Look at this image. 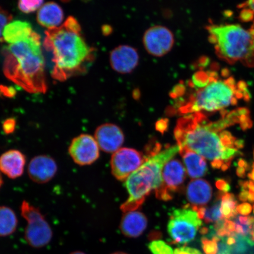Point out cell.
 <instances>
[{
  "mask_svg": "<svg viewBox=\"0 0 254 254\" xmlns=\"http://www.w3.org/2000/svg\"><path fill=\"white\" fill-rule=\"evenodd\" d=\"M217 186L218 189H220L221 191L223 192H227L230 189L229 186L224 180H218L217 182Z\"/></svg>",
  "mask_w": 254,
  "mask_h": 254,
  "instance_id": "37",
  "label": "cell"
},
{
  "mask_svg": "<svg viewBox=\"0 0 254 254\" xmlns=\"http://www.w3.org/2000/svg\"><path fill=\"white\" fill-rule=\"evenodd\" d=\"M231 220L234 222L236 233L246 236L252 234L254 225V217L238 215L237 214Z\"/></svg>",
  "mask_w": 254,
  "mask_h": 254,
  "instance_id": "26",
  "label": "cell"
},
{
  "mask_svg": "<svg viewBox=\"0 0 254 254\" xmlns=\"http://www.w3.org/2000/svg\"></svg>",
  "mask_w": 254,
  "mask_h": 254,
  "instance_id": "44",
  "label": "cell"
},
{
  "mask_svg": "<svg viewBox=\"0 0 254 254\" xmlns=\"http://www.w3.org/2000/svg\"><path fill=\"white\" fill-rule=\"evenodd\" d=\"M192 209L197 212L199 218L206 223L215 224L224 220L221 212V194L218 196L212 205Z\"/></svg>",
  "mask_w": 254,
  "mask_h": 254,
  "instance_id": "23",
  "label": "cell"
},
{
  "mask_svg": "<svg viewBox=\"0 0 254 254\" xmlns=\"http://www.w3.org/2000/svg\"><path fill=\"white\" fill-rule=\"evenodd\" d=\"M12 20V15L7 11L0 7V37L5 25Z\"/></svg>",
  "mask_w": 254,
  "mask_h": 254,
  "instance_id": "31",
  "label": "cell"
},
{
  "mask_svg": "<svg viewBox=\"0 0 254 254\" xmlns=\"http://www.w3.org/2000/svg\"><path fill=\"white\" fill-rule=\"evenodd\" d=\"M236 242L230 246L231 254H250L254 247V242L249 236L234 233Z\"/></svg>",
  "mask_w": 254,
  "mask_h": 254,
  "instance_id": "25",
  "label": "cell"
},
{
  "mask_svg": "<svg viewBox=\"0 0 254 254\" xmlns=\"http://www.w3.org/2000/svg\"><path fill=\"white\" fill-rule=\"evenodd\" d=\"M68 152L74 163L81 166L93 164L100 157L99 146L88 134H81L73 139Z\"/></svg>",
  "mask_w": 254,
  "mask_h": 254,
  "instance_id": "11",
  "label": "cell"
},
{
  "mask_svg": "<svg viewBox=\"0 0 254 254\" xmlns=\"http://www.w3.org/2000/svg\"><path fill=\"white\" fill-rule=\"evenodd\" d=\"M2 54L6 77L28 93H46L45 61L39 34L34 31L26 39L8 44Z\"/></svg>",
  "mask_w": 254,
  "mask_h": 254,
  "instance_id": "3",
  "label": "cell"
},
{
  "mask_svg": "<svg viewBox=\"0 0 254 254\" xmlns=\"http://www.w3.org/2000/svg\"><path fill=\"white\" fill-rule=\"evenodd\" d=\"M217 254H231V247L227 243V237L218 236V252Z\"/></svg>",
  "mask_w": 254,
  "mask_h": 254,
  "instance_id": "32",
  "label": "cell"
},
{
  "mask_svg": "<svg viewBox=\"0 0 254 254\" xmlns=\"http://www.w3.org/2000/svg\"><path fill=\"white\" fill-rule=\"evenodd\" d=\"M186 171L182 163L177 160L168 161L162 171V182L155 190L157 197L168 201L173 198V193L179 190L186 180Z\"/></svg>",
  "mask_w": 254,
  "mask_h": 254,
  "instance_id": "9",
  "label": "cell"
},
{
  "mask_svg": "<svg viewBox=\"0 0 254 254\" xmlns=\"http://www.w3.org/2000/svg\"><path fill=\"white\" fill-rule=\"evenodd\" d=\"M16 120L13 118L6 119L2 124V129L5 134H11L13 133L16 128Z\"/></svg>",
  "mask_w": 254,
  "mask_h": 254,
  "instance_id": "33",
  "label": "cell"
},
{
  "mask_svg": "<svg viewBox=\"0 0 254 254\" xmlns=\"http://www.w3.org/2000/svg\"><path fill=\"white\" fill-rule=\"evenodd\" d=\"M44 0H19L18 8L25 14H30L40 8Z\"/></svg>",
  "mask_w": 254,
  "mask_h": 254,
  "instance_id": "27",
  "label": "cell"
},
{
  "mask_svg": "<svg viewBox=\"0 0 254 254\" xmlns=\"http://www.w3.org/2000/svg\"><path fill=\"white\" fill-rule=\"evenodd\" d=\"M44 47L52 53V77L60 81L85 72L93 60L94 49L82 36L77 19L69 16L60 27L46 31Z\"/></svg>",
  "mask_w": 254,
  "mask_h": 254,
  "instance_id": "2",
  "label": "cell"
},
{
  "mask_svg": "<svg viewBox=\"0 0 254 254\" xmlns=\"http://www.w3.org/2000/svg\"><path fill=\"white\" fill-rule=\"evenodd\" d=\"M148 247L152 254H174L171 247L163 241H152Z\"/></svg>",
  "mask_w": 254,
  "mask_h": 254,
  "instance_id": "28",
  "label": "cell"
},
{
  "mask_svg": "<svg viewBox=\"0 0 254 254\" xmlns=\"http://www.w3.org/2000/svg\"><path fill=\"white\" fill-rule=\"evenodd\" d=\"M56 162L49 155H41L34 157L28 167V174L33 182L45 184L49 182L57 172Z\"/></svg>",
  "mask_w": 254,
  "mask_h": 254,
  "instance_id": "13",
  "label": "cell"
},
{
  "mask_svg": "<svg viewBox=\"0 0 254 254\" xmlns=\"http://www.w3.org/2000/svg\"><path fill=\"white\" fill-rule=\"evenodd\" d=\"M252 235L253 240L254 241V225L253 230L252 232Z\"/></svg>",
  "mask_w": 254,
  "mask_h": 254,
  "instance_id": "42",
  "label": "cell"
},
{
  "mask_svg": "<svg viewBox=\"0 0 254 254\" xmlns=\"http://www.w3.org/2000/svg\"><path fill=\"white\" fill-rule=\"evenodd\" d=\"M249 177H250V179H251V181H252V182H253L254 183V163L253 164L252 172H251V173L249 175Z\"/></svg>",
  "mask_w": 254,
  "mask_h": 254,
  "instance_id": "39",
  "label": "cell"
},
{
  "mask_svg": "<svg viewBox=\"0 0 254 254\" xmlns=\"http://www.w3.org/2000/svg\"><path fill=\"white\" fill-rule=\"evenodd\" d=\"M179 147H187L211 162L215 169L227 170L240 154L244 142L221 130L205 113L190 114L178 120L174 129Z\"/></svg>",
  "mask_w": 254,
  "mask_h": 254,
  "instance_id": "1",
  "label": "cell"
},
{
  "mask_svg": "<svg viewBox=\"0 0 254 254\" xmlns=\"http://www.w3.org/2000/svg\"><path fill=\"white\" fill-rule=\"evenodd\" d=\"M249 101L250 94L245 82L237 81L225 70L223 77L209 71L207 81L179 107L180 114L215 113L236 106L238 101Z\"/></svg>",
  "mask_w": 254,
  "mask_h": 254,
  "instance_id": "4",
  "label": "cell"
},
{
  "mask_svg": "<svg viewBox=\"0 0 254 254\" xmlns=\"http://www.w3.org/2000/svg\"><path fill=\"white\" fill-rule=\"evenodd\" d=\"M180 150L179 146H171L146 157L142 166L127 179L126 186L129 198L121 206L123 212L135 211L140 206L151 190H157L162 182V171L167 163Z\"/></svg>",
  "mask_w": 254,
  "mask_h": 254,
  "instance_id": "5",
  "label": "cell"
},
{
  "mask_svg": "<svg viewBox=\"0 0 254 254\" xmlns=\"http://www.w3.org/2000/svg\"><path fill=\"white\" fill-rule=\"evenodd\" d=\"M20 209L27 223L24 238L28 245L34 249L48 245L52 239L53 231L40 209L25 201L22 202Z\"/></svg>",
  "mask_w": 254,
  "mask_h": 254,
  "instance_id": "7",
  "label": "cell"
},
{
  "mask_svg": "<svg viewBox=\"0 0 254 254\" xmlns=\"http://www.w3.org/2000/svg\"><path fill=\"white\" fill-rule=\"evenodd\" d=\"M202 249L205 254H217L218 252V236H215L211 240L207 238L202 239Z\"/></svg>",
  "mask_w": 254,
  "mask_h": 254,
  "instance_id": "29",
  "label": "cell"
},
{
  "mask_svg": "<svg viewBox=\"0 0 254 254\" xmlns=\"http://www.w3.org/2000/svg\"><path fill=\"white\" fill-rule=\"evenodd\" d=\"M95 139L101 150L111 153L120 150L125 141V136L118 126L107 123L95 130Z\"/></svg>",
  "mask_w": 254,
  "mask_h": 254,
  "instance_id": "14",
  "label": "cell"
},
{
  "mask_svg": "<svg viewBox=\"0 0 254 254\" xmlns=\"http://www.w3.org/2000/svg\"><path fill=\"white\" fill-rule=\"evenodd\" d=\"M221 212L224 220H231L238 213L237 201L232 193L221 192Z\"/></svg>",
  "mask_w": 254,
  "mask_h": 254,
  "instance_id": "24",
  "label": "cell"
},
{
  "mask_svg": "<svg viewBox=\"0 0 254 254\" xmlns=\"http://www.w3.org/2000/svg\"><path fill=\"white\" fill-rule=\"evenodd\" d=\"M34 31L27 21H14L5 25L2 34V40L8 44L23 40L31 36Z\"/></svg>",
  "mask_w": 254,
  "mask_h": 254,
  "instance_id": "21",
  "label": "cell"
},
{
  "mask_svg": "<svg viewBox=\"0 0 254 254\" xmlns=\"http://www.w3.org/2000/svg\"><path fill=\"white\" fill-rule=\"evenodd\" d=\"M166 121V120H161L157 123L156 128L159 131L163 132L166 131L167 128V122Z\"/></svg>",
  "mask_w": 254,
  "mask_h": 254,
  "instance_id": "38",
  "label": "cell"
},
{
  "mask_svg": "<svg viewBox=\"0 0 254 254\" xmlns=\"http://www.w3.org/2000/svg\"><path fill=\"white\" fill-rule=\"evenodd\" d=\"M18 220L14 211L8 206H0V237H7L17 229Z\"/></svg>",
  "mask_w": 254,
  "mask_h": 254,
  "instance_id": "22",
  "label": "cell"
},
{
  "mask_svg": "<svg viewBox=\"0 0 254 254\" xmlns=\"http://www.w3.org/2000/svg\"><path fill=\"white\" fill-rule=\"evenodd\" d=\"M15 89L11 87L0 85V94L6 97H13L15 94Z\"/></svg>",
  "mask_w": 254,
  "mask_h": 254,
  "instance_id": "36",
  "label": "cell"
},
{
  "mask_svg": "<svg viewBox=\"0 0 254 254\" xmlns=\"http://www.w3.org/2000/svg\"><path fill=\"white\" fill-rule=\"evenodd\" d=\"M112 254H127L125 253H123V252H117V253H113Z\"/></svg>",
  "mask_w": 254,
  "mask_h": 254,
  "instance_id": "43",
  "label": "cell"
},
{
  "mask_svg": "<svg viewBox=\"0 0 254 254\" xmlns=\"http://www.w3.org/2000/svg\"><path fill=\"white\" fill-rule=\"evenodd\" d=\"M26 158L18 150L6 151L0 156V171L9 179H15L23 175Z\"/></svg>",
  "mask_w": 254,
  "mask_h": 254,
  "instance_id": "16",
  "label": "cell"
},
{
  "mask_svg": "<svg viewBox=\"0 0 254 254\" xmlns=\"http://www.w3.org/2000/svg\"><path fill=\"white\" fill-rule=\"evenodd\" d=\"M179 149L189 176L193 179L204 176L208 170L205 158L188 148Z\"/></svg>",
  "mask_w": 254,
  "mask_h": 254,
  "instance_id": "20",
  "label": "cell"
},
{
  "mask_svg": "<svg viewBox=\"0 0 254 254\" xmlns=\"http://www.w3.org/2000/svg\"><path fill=\"white\" fill-rule=\"evenodd\" d=\"M143 43L147 52L151 56L162 57L172 49L174 37L168 28L157 25L146 31L143 37Z\"/></svg>",
  "mask_w": 254,
  "mask_h": 254,
  "instance_id": "12",
  "label": "cell"
},
{
  "mask_svg": "<svg viewBox=\"0 0 254 254\" xmlns=\"http://www.w3.org/2000/svg\"><path fill=\"white\" fill-rule=\"evenodd\" d=\"M212 195V187L205 180H192L187 187V198L192 208L202 207L207 204Z\"/></svg>",
  "mask_w": 254,
  "mask_h": 254,
  "instance_id": "17",
  "label": "cell"
},
{
  "mask_svg": "<svg viewBox=\"0 0 254 254\" xmlns=\"http://www.w3.org/2000/svg\"><path fill=\"white\" fill-rule=\"evenodd\" d=\"M209 40L217 55L229 64L241 62L254 66V27L246 29L238 24L211 25Z\"/></svg>",
  "mask_w": 254,
  "mask_h": 254,
  "instance_id": "6",
  "label": "cell"
},
{
  "mask_svg": "<svg viewBox=\"0 0 254 254\" xmlns=\"http://www.w3.org/2000/svg\"><path fill=\"white\" fill-rule=\"evenodd\" d=\"M147 224V218L142 212L129 211L124 215L120 224V229L125 236L136 238L144 233Z\"/></svg>",
  "mask_w": 254,
  "mask_h": 254,
  "instance_id": "18",
  "label": "cell"
},
{
  "mask_svg": "<svg viewBox=\"0 0 254 254\" xmlns=\"http://www.w3.org/2000/svg\"><path fill=\"white\" fill-rule=\"evenodd\" d=\"M2 184H3L2 177L1 176V171H0V188H1V187L2 185Z\"/></svg>",
  "mask_w": 254,
  "mask_h": 254,
  "instance_id": "40",
  "label": "cell"
},
{
  "mask_svg": "<svg viewBox=\"0 0 254 254\" xmlns=\"http://www.w3.org/2000/svg\"><path fill=\"white\" fill-rule=\"evenodd\" d=\"M110 62L114 71L121 74H128L137 66L138 53L134 48L131 46H121L111 52Z\"/></svg>",
  "mask_w": 254,
  "mask_h": 254,
  "instance_id": "15",
  "label": "cell"
},
{
  "mask_svg": "<svg viewBox=\"0 0 254 254\" xmlns=\"http://www.w3.org/2000/svg\"><path fill=\"white\" fill-rule=\"evenodd\" d=\"M242 7L243 9L241 12V17L244 21L252 20L254 17V0H247Z\"/></svg>",
  "mask_w": 254,
  "mask_h": 254,
  "instance_id": "30",
  "label": "cell"
},
{
  "mask_svg": "<svg viewBox=\"0 0 254 254\" xmlns=\"http://www.w3.org/2000/svg\"><path fill=\"white\" fill-rule=\"evenodd\" d=\"M202 222L197 212L185 207L176 209L170 215L168 233L176 244H188L194 239Z\"/></svg>",
  "mask_w": 254,
  "mask_h": 254,
  "instance_id": "8",
  "label": "cell"
},
{
  "mask_svg": "<svg viewBox=\"0 0 254 254\" xmlns=\"http://www.w3.org/2000/svg\"><path fill=\"white\" fill-rule=\"evenodd\" d=\"M64 14L60 6L55 2H49L41 7L38 11L37 20L41 26L52 29L62 23Z\"/></svg>",
  "mask_w": 254,
  "mask_h": 254,
  "instance_id": "19",
  "label": "cell"
},
{
  "mask_svg": "<svg viewBox=\"0 0 254 254\" xmlns=\"http://www.w3.org/2000/svg\"><path fill=\"white\" fill-rule=\"evenodd\" d=\"M174 254H202L199 251L188 247L178 248L174 251Z\"/></svg>",
  "mask_w": 254,
  "mask_h": 254,
  "instance_id": "35",
  "label": "cell"
},
{
  "mask_svg": "<svg viewBox=\"0 0 254 254\" xmlns=\"http://www.w3.org/2000/svg\"><path fill=\"white\" fill-rule=\"evenodd\" d=\"M69 254H85L84 253H82L81 252H79V251H77V252H74Z\"/></svg>",
  "mask_w": 254,
  "mask_h": 254,
  "instance_id": "41",
  "label": "cell"
},
{
  "mask_svg": "<svg viewBox=\"0 0 254 254\" xmlns=\"http://www.w3.org/2000/svg\"><path fill=\"white\" fill-rule=\"evenodd\" d=\"M146 158L140 152L132 148H123L114 152L111 160L113 176L124 181L144 163Z\"/></svg>",
  "mask_w": 254,
  "mask_h": 254,
  "instance_id": "10",
  "label": "cell"
},
{
  "mask_svg": "<svg viewBox=\"0 0 254 254\" xmlns=\"http://www.w3.org/2000/svg\"><path fill=\"white\" fill-rule=\"evenodd\" d=\"M252 209V206L250 204V203L244 202L243 204L238 205L237 211V213H239L243 216H247L251 213Z\"/></svg>",
  "mask_w": 254,
  "mask_h": 254,
  "instance_id": "34",
  "label": "cell"
}]
</instances>
